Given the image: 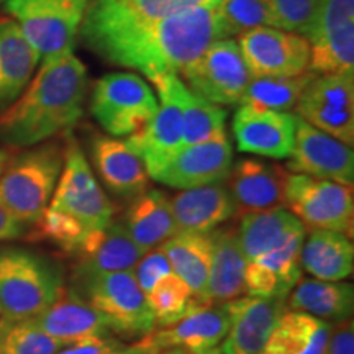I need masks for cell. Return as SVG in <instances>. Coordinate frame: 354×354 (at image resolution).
<instances>
[{"label": "cell", "mask_w": 354, "mask_h": 354, "mask_svg": "<svg viewBox=\"0 0 354 354\" xmlns=\"http://www.w3.org/2000/svg\"><path fill=\"white\" fill-rule=\"evenodd\" d=\"M79 33L109 63L140 71L151 82L183 74L212 43L227 38L216 7L143 24L81 25Z\"/></svg>", "instance_id": "6da1fadb"}, {"label": "cell", "mask_w": 354, "mask_h": 354, "mask_svg": "<svg viewBox=\"0 0 354 354\" xmlns=\"http://www.w3.org/2000/svg\"><path fill=\"white\" fill-rule=\"evenodd\" d=\"M87 69L71 53L43 59L20 99L0 115V143L35 146L68 131L84 112Z\"/></svg>", "instance_id": "7a4b0ae2"}, {"label": "cell", "mask_w": 354, "mask_h": 354, "mask_svg": "<svg viewBox=\"0 0 354 354\" xmlns=\"http://www.w3.org/2000/svg\"><path fill=\"white\" fill-rule=\"evenodd\" d=\"M59 266L33 250L0 248V307L8 320H30L64 292Z\"/></svg>", "instance_id": "3957f363"}, {"label": "cell", "mask_w": 354, "mask_h": 354, "mask_svg": "<svg viewBox=\"0 0 354 354\" xmlns=\"http://www.w3.org/2000/svg\"><path fill=\"white\" fill-rule=\"evenodd\" d=\"M64 151L46 143L8 159L0 176V202L25 225H37L63 171Z\"/></svg>", "instance_id": "277c9868"}, {"label": "cell", "mask_w": 354, "mask_h": 354, "mask_svg": "<svg viewBox=\"0 0 354 354\" xmlns=\"http://www.w3.org/2000/svg\"><path fill=\"white\" fill-rule=\"evenodd\" d=\"M76 290L107 322L112 333L145 338L156 326L146 294L133 271L76 276Z\"/></svg>", "instance_id": "5b68a950"}, {"label": "cell", "mask_w": 354, "mask_h": 354, "mask_svg": "<svg viewBox=\"0 0 354 354\" xmlns=\"http://www.w3.org/2000/svg\"><path fill=\"white\" fill-rule=\"evenodd\" d=\"M87 0H7L13 17L43 59L71 55L86 15Z\"/></svg>", "instance_id": "8992f818"}, {"label": "cell", "mask_w": 354, "mask_h": 354, "mask_svg": "<svg viewBox=\"0 0 354 354\" xmlns=\"http://www.w3.org/2000/svg\"><path fill=\"white\" fill-rule=\"evenodd\" d=\"M158 107L151 87L136 74H105L92 92V115L112 136H130L140 131Z\"/></svg>", "instance_id": "52a82bcc"}, {"label": "cell", "mask_w": 354, "mask_h": 354, "mask_svg": "<svg viewBox=\"0 0 354 354\" xmlns=\"http://www.w3.org/2000/svg\"><path fill=\"white\" fill-rule=\"evenodd\" d=\"M286 207L305 228L331 230L353 236V185L305 174H289Z\"/></svg>", "instance_id": "ba28073f"}, {"label": "cell", "mask_w": 354, "mask_h": 354, "mask_svg": "<svg viewBox=\"0 0 354 354\" xmlns=\"http://www.w3.org/2000/svg\"><path fill=\"white\" fill-rule=\"evenodd\" d=\"M50 207L66 212L81 221L88 232L107 227L112 221L113 205L97 183L81 146L69 138L64 162Z\"/></svg>", "instance_id": "9c48e42d"}, {"label": "cell", "mask_w": 354, "mask_h": 354, "mask_svg": "<svg viewBox=\"0 0 354 354\" xmlns=\"http://www.w3.org/2000/svg\"><path fill=\"white\" fill-rule=\"evenodd\" d=\"M189 91L215 105L241 104L251 73L234 39L212 43L198 59L183 71Z\"/></svg>", "instance_id": "30bf717a"}, {"label": "cell", "mask_w": 354, "mask_h": 354, "mask_svg": "<svg viewBox=\"0 0 354 354\" xmlns=\"http://www.w3.org/2000/svg\"><path fill=\"white\" fill-rule=\"evenodd\" d=\"M177 76H166L153 82L161 105L151 120L127 140V145L141 159L146 172L153 179L184 149L183 109L177 97Z\"/></svg>", "instance_id": "8fae6325"}, {"label": "cell", "mask_w": 354, "mask_h": 354, "mask_svg": "<svg viewBox=\"0 0 354 354\" xmlns=\"http://www.w3.org/2000/svg\"><path fill=\"white\" fill-rule=\"evenodd\" d=\"M299 117L342 143H354V74L315 76L295 105Z\"/></svg>", "instance_id": "7c38bea8"}, {"label": "cell", "mask_w": 354, "mask_h": 354, "mask_svg": "<svg viewBox=\"0 0 354 354\" xmlns=\"http://www.w3.org/2000/svg\"><path fill=\"white\" fill-rule=\"evenodd\" d=\"M251 76H299L308 71L310 44L300 35L261 26L238 37Z\"/></svg>", "instance_id": "4fadbf2b"}, {"label": "cell", "mask_w": 354, "mask_h": 354, "mask_svg": "<svg viewBox=\"0 0 354 354\" xmlns=\"http://www.w3.org/2000/svg\"><path fill=\"white\" fill-rule=\"evenodd\" d=\"M289 169L344 185H353L354 154L351 146L342 143L295 117L294 151L289 158Z\"/></svg>", "instance_id": "5bb4252c"}, {"label": "cell", "mask_w": 354, "mask_h": 354, "mask_svg": "<svg viewBox=\"0 0 354 354\" xmlns=\"http://www.w3.org/2000/svg\"><path fill=\"white\" fill-rule=\"evenodd\" d=\"M228 313L223 304L215 305L197 300L187 315L174 325L151 331L138 343L148 354H159L171 348H187L197 354H205L218 348L228 333Z\"/></svg>", "instance_id": "9a60e30c"}, {"label": "cell", "mask_w": 354, "mask_h": 354, "mask_svg": "<svg viewBox=\"0 0 354 354\" xmlns=\"http://www.w3.org/2000/svg\"><path fill=\"white\" fill-rule=\"evenodd\" d=\"M233 136L241 153L289 159L294 151L295 115L241 105L233 117Z\"/></svg>", "instance_id": "2e32d148"}, {"label": "cell", "mask_w": 354, "mask_h": 354, "mask_svg": "<svg viewBox=\"0 0 354 354\" xmlns=\"http://www.w3.org/2000/svg\"><path fill=\"white\" fill-rule=\"evenodd\" d=\"M232 143L225 133L202 143L185 146L154 180L180 190L223 183L232 169Z\"/></svg>", "instance_id": "e0dca14e"}, {"label": "cell", "mask_w": 354, "mask_h": 354, "mask_svg": "<svg viewBox=\"0 0 354 354\" xmlns=\"http://www.w3.org/2000/svg\"><path fill=\"white\" fill-rule=\"evenodd\" d=\"M228 313V333L221 354H263L266 342L286 310V299L238 297L223 304Z\"/></svg>", "instance_id": "ac0fdd59"}, {"label": "cell", "mask_w": 354, "mask_h": 354, "mask_svg": "<svg viewBox=\"0 0 354 354\" xmlns=\"http://www.w3.org/2000/svg\"><path fill=\"white\" fill-rule=\"evenodd\" d=\"M287 172L282 167L259 161L240 159L230 169L227 187L236 202L238 210L264 212L286 207Z\"/></svg>", "instance_id": "d6986e66"}, {"label": "cell", "mask_w": 354, "mask_h": 354, "mask_svg": "<svg viewBox=\"0 0 354 354\" xmlns=\"http://www.w3.org/2000/svg\"><path fill=\"white\" fill-rule=\"evenodd\" d=\"M146 253L133 243L123 223L110 221L107 227L86 234L79 250L76 276L133 271Z\"/></svg>", "instance_id": "ffe728a7"}, {"label": "cell", "mask_w": 354, "mask_h": 354, "mask_svg": "<svg viewBox=\"0 0 354 354\" xmlns=\"http://www.w3.org/2000/svg\"><path fill=\"white\" fill-rule=\"evenodd\" d=\"M177 232L212 233L236 215V202L227 184L215 183L185 189L171 198Z\"/></svg>", "instance_id": "44dd1931"}, {"label": "cell", "mask_w": 354, "mask_h": 354, "mask_svg": "<svg viewBox=\"0 0 354 354\" xmlns=\"http://www.w3.org/2000/svg\"><path fill=\"white\" fill-rule=\"evenodd\" d=\"M32 320L44 333L64 344L95 336H112L105 318L76 289H64L51 307Z\"/></svg>", "instance_id": "7402d4cb"}, {"label": "cell", "mask_w": 354, "mask_h": 354, "mask_svg": "<svg viewBox=\"0 0 354 354\" xmlns=\"http://www.w3.org/2000/svg\"><path fill=\"white\" fill-rule=\"evenodd\" d=\"M92 162L100 180L113 196L133 201L148 190V172L127 141L97 136L92 143Z\"/></svg>", "instance_id": "603a6c76"}, {"label": "cell", "mask_w": 354, "mask_h": 354, "mask_svg": "<svg viewBox=\"0 0 354 354\" xmlns=\"http://www.w3.org/2000/svg\"><path fill=\"white\" fill-rule=\"evenodd\" d=\"M220 0H92L82 25L143 24L196 8H215Z\"/></svg>", "instance_id": "cb8c5ba5"}, {"label": "cell", "mask_w": 354, "mask_h": 354, "mask_svg": "<svg viewBox=\"0 0 354 354\" xmlns=\"http://www.w3.org/2000/svg\"><path fill=\"white\" fill-rule=\"evenodd\" d=\"M209 282L205 289L207 302L227 304L241 297L246 292V259L241 253L238 233L234 227L214 230Z\"/></svg>", "instance_id": "d4e9b609"}, {"label": "cell", "mask_w": 354, "mask_h": 354, "mask_svg": "<svg viewBox=\"0 0 354 354\" xmlns=\"http://www.w3.org/2000/svg\"><path fill=\"white\" fill-rule=\"evenodd\" d=\"M41 59L13 20H0V112L19 99Z\"/></svg>", "instance_id": "484cf974"}, {"label": "cell", "mask_w": 354, "mask_h": 354, "mask_svg": "<svg viewBox=\"0 0 354 354\" xmlns=\"http://www.w3.org/2000/svg\"><path fill=\"white\" fill-rule=\"evenodd\" d=\"M123 227L143 253L162 246L177 233L171 198L158 189L146 190L131 201Z\"/></svg>", "instance_id": "4316f807"}, {"label": "cell", "mask_w": 354, "mask_h": 354, "mask_svg": "<svg viewBox=\"0 0 354 354\" xmlns=\"http://www.w3.org/2000/svg\"><path fill=\"white\" fill-rule=\"evenodd\" d=\"M300 268L318 281L339 282L353 274L354 250L346 234L312 230L300 248Z\"/></svg>", "instance_id": "83f0119b"}, {"label": "cell", "mask_w": 354, "mask_h": 354, "mask_svg": "<svg viewBox=\"0 0 354 354\" xmlns=\"http://www.w3.org/2000/svg\"><path fill=\"white\" fill-rule=\"evenodd\" d=\"M331 323L320 318L284 310L266 342L263 354H323Z\"/></svg>", "instance_id": "f1b7e54d"}, {"label": "cell", "mask_w": 354, "mask_h": 354, "mask_svg": "<svg viewBox=\"0 0 354 354\" xmlns=\"http://www.w3.org/2000/svg\"><path fill=\"white\" fill-rule=\"evenodd\" d=\"M287 307L328 323H339L353 315L354 290L344 282L300 279L287 299Z\"/></svg>", "instance_id": "f546056e"}, {"label": "cell", "mask_w": 354, "mask_h": 354, "mask_svg": "<svg viewBox=\"0 0 354 354\" xmlns=\"http://www.w3.org/2000/svg\"><path fill=\"white\" fill-rule=\"evenodd\" d=\"M161 248L165 250L176 276L183 279L190 287L194 297L207 302L205 289L209 282L212 259L210 233L177 232Z\"/></svg>", "instance_id": "4dcf8cb0"}, {"label": "cell", "mask_w": 354, "mask_h": 354, "mask_svg": "<svg viewBox=\"0 0 354 354\" xmlns=\"http://www.w3.org/2000/svg\"><path fill=\"white\" fill-rule=\"evenodd\" d=\"M299 225L300 221L286 209L243 214L236 233L246 263L271 251L292 228Z\"/></svg>", "instance_id": "1f68e13d"}, {"label": "cell", "mask_w": 354, "mask_h": 354, "mask_svg": "<svg viewBox=\"0 0 354 354\" xmlns=\"http://www.w3.org/2000/svg\"><path fill=\"white\" fill-rule=\"evenodd\" d=\"M177 97L183 109L184 148L227 133V110L194 94L180 79L177 81Z\"/></svg>", "instance_id": "d6a6232c"}, {"label": "cell", "mask_w": 354, "mask_h": 354, "mask_svg": "<svg viewBox=\"0 0 354 354\" xmlns=\"http://www.w3.org/2000/svg\"><path fill=\"white\" fill-rule=\"evenodd\" d=\"M317 74L307 73L299 76H258L251 77L240 105L256 109L289 112L297 105L300 95Z\"/></svg>", "instance_id": "836d02e7"}, {"label": "cell", "mask_w": 354, "mask_h": 354, "mask_svg": "<svg viewBox=\"0 0 354 354\" xmlns=\"http://www.w3.org/2000/svg\"><path fill=\"white\" fill-rule=\"evenodd\" d=\"M305 236H307V228L300 223L299 227L292 228L271 251L251 261L268 271L269 276L276 281L284 299L302 279V268H300L299 258Z\"/></svg>", "instance_id": "e575fe53"}, {"label": "cell", "mask_w": 354, "mask_h": 354, "mask_svg": "<svg viewBox=\"0 0 354 354\" xmlns=\"http://www.w3.org/2000/svg\"><path fill=\"white\" fill-rule=\"evenodd\" d=\"M308 71L313 74H354V21L310 44Z\"/></svg>", "instance_id": "d590c367"}, {"label": "cell", "mask_w": 354, "mask_h": 354, "mask_svg": "<svg viewBox=\"0 0 354 354\" xmlns=\"http://www.w3.org/2000/svg\"><path fill=\"white\" fill-rule=\"evenodd\" d=\"M146 300L153 312L154 323L159 325V328L174 325L197 304L190 287L172 272L159 279L153 289L146 294Z\"/></svg>", "instance_id": "8d00e7d4"}, {"label": "cell", "mask_w": 354, "mask_h": 354, "mask_svg": "<svg viewBox=\"0 0 354 354\" xmlns=\"http://www.w3.org/2000/svg\"><path fill=\"white\" fill-rule=\"evenodd\" d=\"M68 344L46 335L30 320H8L0 333V354H56Z\"/></svg>", "instance_id": "74e56055"}, {"label": "cell", "mask_w": 354, "mask_h": 354, "mask_svg": "<svg viewBox=\"0 0 354 354\" xmlns=\"http://www.w3.org/2000/svg\"><path fill=\"white\" fill-rule=\"evenodd\" d=\"M227 38L240 37L241 33L261 26L276 28L274 19L264 0H220L216 6Z\"/></svg>", "instance_id": "f35d334b"}, {"label": "cell", "mask_w": 354, "mask_h": 354, "mask_svg": "<svg viewBox=\"0 0 354 354\" xmlns=\"http://www.w3.org/2000/svg\"><path fill=\"white\" fill-rule=\"evenodd\" d=\"M37 227L44 240L55 243L56 246H59L69 254L76 253L88 233V230L81 221L66 212L53 209L50 205L43 212L41 218L37 221Z\"/></svg>", "instance_id": "ab89813d"}, {"label": "cell", "mask_w": 354, "mask_h": 354, "mask_svg": "<svg viewBox=\"0 0 354 354\" xmlns=\"http://www.w3.org/2000/svg\"><path fill=\"white\" fill-rule=\"evenodd\" d=\"M322 0H264L276 28L307 37L317 19Z\"/></svg>", "instance_id": "60d3db41"}, {"label": "cell", "mask_w": 354, "mask_h": 354, "mask_svg": "<svg viewBox=\"0 0 354 354\" xmlns=\"http://www.w3.org/2000/svg\"><path fill=\"white\" fill-rule=\"evenodd\" d=\"M354 21V0H322L317 19L307 33L308 44L325 38L339 26Z\"/></svg>", "instance_id": "b9f144b4"}, {"label": "cell", "mask_w": 354, "mask_h": 354, "mask_svg": "<svg viewBox=\"0 0 354 354\" xmlns=\"http://www.w3.org/2000/svg\"><path fill=\"white\" fill-rule=\"evenodd\" d=\"M172 272V268L169 264V259L165 253L161 246L156 248V250L148 251L146 256L140 259V263L136 264V268L133 269V274H135L136 282H138L140 289L148 294L149 290L153 289V286L156 284L161 277L167 276V274Z\"/></svg>", "instance_id": "7bdbcfd3"}, {"label": "cell", "mask_w": 354, "mask_h": 354, "mask_svg": "<svg viewBox=\"0 0 354 354\" xmlns=\"http://www.w3.org/2000/svg\"><path fill=\"white\" fill-rule=\"evenodd\" d=\"M323 354H354L353 318L331 325V331Z\"/></svg>", "instance_id": "ee69618b"}, {"label": "cell", "mask_w": 354, "mask_h": 354, "mask_svg": "<svg viewBox=\"0 0 354 354\" xmlns=\"http://www.w3.org/2000/svg\"><path fill=\"white\" fill-rule=\"evenodd\" d=\"M118 346H122V343L117 342L112 336H95V338L68 344L56 354H105Z\"/></svg>", "instance_id": "f6af8a7d"}, {"label": "cell", "mask_w": 354, "mask_h": 354, "mask_svg": "<svg viewBox=\"0 0 354 354\" xmlns=\"http://www.w3.org/2000/svg\"><path fill=\"white\" fill-rule=\"evenodd\" d=\"M25 223L17 218L10 210L0 202V241L19 240L25 233Z\"/></svg>", "instance_id": "bcb514c9"}, {"label": "cell", "mask_w": 354, "mask_h": 354, "mask_svg": "<svg viewBox=\"0 0 354 354\" xmlns=\"http://www.w3.org/2000/svg\"><path fill=\"white\" fill-rule=\"evenodd\" d=\"M140 353V348L136 346H118V348H115V349H112V351H109V353H105V354H138Z\"/></svg>", "instance_id": "7dc6e473"}, {"label": "cell", "mask_w": 354, "mask_h": 354, "mask_svg": "<svg viewBox=\"0 0 354 354\" xmlns=\"http://www.w3.org/2000/svg\"><path fill=\"white\" fill-rule=\"evenodd\" d=\"M159 354H197V353L190 351V349H187V348H171V349H166V351H162Z\"/></svg>", "instance_id": "c3c4849f"}, {"label": "cell", "mask_w": 354, "mask_h": 354, "mask_svg": "<svg viewBox=\"0 0 354 354\" xmlns=\"http://www.w3.org/2000/svg\"><path fill=\"white\" fill-rule=\"evenodd\" d=\"M7 161H8V151H7V149L0 148V176H2L3 167H6Z\"/></svg>", "instance_id": "681fc988"}, {"label": "cell", "mask_w": 354, "mask_h": 354, "mask_svg": "<svg viewBox=\"0 0 354 354\" xmlns=\"http://www.w3.org/2000/svg\"><path fill=\"white\" fill-rule=\"evenodd\" d=\"M3 326H6V317H0V333H2Z\"/></svg>", "instance_id": "f907efd6"}, {"label": "cell", "mask_w": 354, "mask_h": 354, "mask_svg": "<svg viewBox=\"0 0 354 354\" xmlns=\"http://www.w3.org/2000/svg\"><path fill=\"white\" fill-rule=\"evenodd\" d=\"M205 354H221V351L218 348H215V349H212V351H209V353H205Z\"/></svg>", "instance_id": "816d5d0a"}, {"label": "cell", "mask_w": 354, "mask_h": 354, "mask_svg": "<svg viewBox=\"0 0 354 354\" xmlns=\"http://www.w3.org/2000/svg\"><path fill=\"white\" fill-rule=\"evenodd\" d=\"M136 346H138V344H136ZM138 348H140V346H138ZM138 354H148V353H146V351H143V349H141V348H140V353H138Z\"/></svg>", "instance_id": "f5cc1de1"}, {"label": "cell", "mask_w": 354, "mask_h": 354, "mask_svg": "<svg viewBox=\"0 0 354 354\" xmlns=\"http://www.w3.org/2000/svg\"><path fill=\"white\" fill-rule=\"evenodd\" d=\"M3 2H6V0H0V6H2V3H3Z\"/></svg>", "instance_id": "db71d44e"}, {"label": "cell", "mask_w": 354, "mask_h": 354, "mask_svg": "<svg viewBox=\"0 0 354 354\" xmlns=\"http://www.w3.org/2000/svg\"><path fill=\"white\" fill-rule=\"evenodd\" d=\"M0 317H2V307H0Z\"/></svg>", "instance_id": "11a10c76"}]
</instances>
